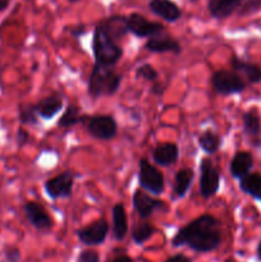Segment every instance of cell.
Listing matches in <instances>:
<instances>
[{"label": "cell", "mask_w": 261, "mask_h": 262, "mask_svg": "<svg viewBox=\"0 0 261 262\" xmlns=\"http://www.w3.org/2000/svg\"><path fill=\"white\" fill-rule=\"evenodd\" d=\"M222 243L220 222L210 214L201 215L181 228L171 239L173 247L187 246L196 252L206 253L216 250Z\"/></svg>", "instance_id": "cell-1"}, {"label": "cell", "mask_w": 261, "mask_h": 262, "mask_svg": "<svg viewBox=\"0 0 261 262\" xmlns=\"http://www.w3.org/2000/svg\"><path fill=\"white\" fill-rule=\"evenodd\" d=\"M92 51H94L95 64L100 67L113 68L123 56L122 46L118 45L117 41L110 37L102 22L99 23L94 31Z\"/></svg>", "instance_id": "cell-2"}, {"label": "cell", "mask_w": 261, "mask_h": 262, "mask_svg": "<svg viewBox=\"0 0 261 262\" xmlns=\"http://www.w3.org/2000/svg\"><path fill=\"white\" fill-rule=\"evenodd\" d=\"M122 74L117 73L114 68L100 67L95 64L89 79V95L92 97L112 96L117 94L122 83Z\"/></svg>", "instance_id": "cell-3"}, {"label": "cell", "mask_w": 261, "mask_h": 262, "mask_svg": "<svg viewBox=\"0 0 261 262\" xmlns=\"http://www.w3.org/2000/svg\"><path fill=\"white\" fill-rule=\"evenodd\" d=\"M211 84L215 91L223 96L241 94L246 90L247 83L234 71L219 69L211 77Z\"/></svg>", "instance_id": "cell-4"}, {"label": "cell", "mask_w": 261, "mask_h": 262, "mask_svg": "<svg viewBox=\"0 0 261 262\" xmlns=\"http://www.w3.org/2000/svg\"><path fill=\"white\" fill-rule=\"evenodd\" d=\"M138 182L143 191H147L154 196L161 194L165 189L164 176L145 158L138 163Z\"/></svg>", "instance_id": "cell-5"}, {"label": "cell", "mask_w": 261, "mask_h": 262, "mask_svg": "<svg viewBox=\"0 0 261 262\" xmlns=\"http://www.w3.org/2000/svg\"><path fill=\"white\" fill-rule=\"evenodd\" d=\"M200 194L202 199L215 196L220 188V174L210 159H202L200 165Z\"/></svg>", "instance_id": "cell-6"}, {"label": "cell", "mask_w": 261, "mask_h": 262, "mask_svg": "<svg viewBox=\"0 0 261 262\" xmlns=\"http://www.w3.org/2000/svg\"><path fill=\"white\" fill-rule=\"evenodd\" d=\"M127 28L128 32L141 38H150L166 32L164 25H161L160 22H151L140 13H130L128 15Z\"/></svg>", "instance_id": "cell-7"}, {"label": "cell", "mask_w": 261, "mask_h": 262, "mask_svg": "<svg viewBox=\"0 0 261 262\" xmlns=\"http://www.w3.org/2000/svg\"><path fill=\"white\" fill-rule=\"evenodd\" d=\"M87 132L96 140L109 141L117 136L118 124L112 115H92L86 123Z\"/></svg>", "instance_id": "cell-8"}, {"label": "cell", "mask_w": 261, "mask_h": 262, "mask_svg": "<svg viewBox=\"0 0 261 262\" xmlns=\"http://www.w3.org/2000/svg\"><path fill=\"white\" fill-rule=\"evenodd\" d=\"M74 178L76 176L72 171H64V173L49 179L44 186L46 194L53 200L68 199L73 191Z\"/></svg>", "instance_id": "cell-9"}, {"label": "cell", "mask_w": 261, "mask_h": 262, "mask_svg": "<svg viewBox=\"0 0 261 262\" xmlns=\"http://www.w3.org/2000/svg\"><path fill=\"white\" fill-rule=\"evenodd\" d=\"M132 202L138 216L143 220L151 217V215L158 210H166L165 202L154 199L151 194L146 193L142 188H138L133 192Z\"/></svg>", "instance_id": "cell-10"}, {"label": "cell", "mask_w": 261, "mask_h": 262, "mask_svg": "<svg viewBox=\"0 0 261 262\" xmlns=\"http://www.w3.org/2000/svg\"><path fill=\"white\" fill-rule=\"evenodd\" d=\"M23 210H25L26 219L38 232H49L53 228V219L40 204L35 201H28L23 206Z\"/></svg>", "instance_id": "cell-11"}, {"label": "cell", "mask_w": 261, "mask_h": 262, "mask_svg": "<svg viewBox=\"0 0 261 262\" xmlns=\"http://www.w3.org/2000/svg\"><path fill=\"white\" fill-rule=\"evenodd\" d=\"M107 233H109V224L106 220L100 219L83 229L77 230V237L84 246H100L105 242Z\"/></svg>", "instance_id": "cell-12"}, {"label": "cell", "mask_w": 261, "mask_h": 262, "mask_svg": "<svg viewBox=\"0 0 261 262\" xmlns=\"http://www.w3.org/2000/svg\"><path fill=\"white\" fill-rule=\"evenodd\" d=\"M145 48L151 53H173L179 55L182 53V46L176 38L169 36L168 33L164 32L161 35L150 37L145 43Z\"/></svg>", "instance_id": "cell-13"}, {"label": "cell", "mask_w": 261, "mask_h": 262, "mask_svg": "<svg viewBox=\"0 0 261 262\" xmlns=\"http://www.w3.org/2000/svg\"><path fill=\"white\" fill-rule=\"evenodd\" d=\"M148 9L161 19L170 23L177 22L182 17L181 8L173 0H150Z\"/></svg>", "instance_id": "cell-14"}, {"label": "cell", "mask_w": 261, "mask_h": 262, "mask_svg": "<svg viewBox=\"0 0 261 262\" xmlns=\"http://www.w3.org/2000/svg\"><path fill=\"white\" fill-rule=\"evenodd\" d=\"M230 66L235 73L240 74L245 79L246 83L256 84L261 82V68L256 64L248 63V61L233 55L230 59Z\"/></svg>", "instance_id": "cell-15"}, {"label": "cell", "mask_w": 261, "mask_h": 262, "mask_svg": "<svg viewBox=\"0 0 261 262\" xmlns=\"http://www.w3.org/2000/svg\"><path fill=\"white\" fill-rule=\"evenodd\" d=\"M245 0H209L207 9L214 19H225L238 12Z\"/></svg>", "instance_id": "cell-16"}, {"label": "cell", "mask_w": 261, "mask_h": 262, "mask_svg": "<svg viewBox=\"0 0 261 262\" xmlns=\"http://www.w3.org/2000/svg\"><path fill=\"white\" fill-rule=\"evenodd\" d=\"M253 168V156L248 151H238L230 161V176L235 179H242L251 173Z\"/></svg>", "instance_id": "cell-17"}, {"label": "cell", "mask_w": 261, "mask_h": 262, "mask_svg": "<svg viewBox=\"0 0 261 262\" xmlns=\"http://www.w3.org/2000/svg\"><path fill=\"white\" fill-rule=\"evenodd\" d=\"M179 150L176 143H160L153 150L154 163L160 166H170L178 160Z\"/></svg>", "instance_id": "cell-18"}, {"label": "cell", "mask_w": 261, "mask_h": 262, "mask_svg": "<svg viewBox=\"0 0 261 262\" xmlns=\"http://www.w3.org/2000/svg\"><path fill=\"white\" fill-rule=\"evenodd\" d=\"M63 106L64 102L61 96L54 94L40 100L37 104H35V110L38 117H41L45 120H50L63 109Z\"/></svg>", "instance_id": "cell-19"}, {"label": "cell", "mask_w": 261, "mask_h": 262, "mask_svg": "<svg viewBox=\"0 0 261 262\" xmlns=\"http://www.w3.org/2000/svg\"><path fill=\"white\" fill-rule=\"evenodd\" d=\"M113 237L117 241H123L128 233V220L125 207L123 204L114 205L112 210Z\"/></svg>", "instance_id": "cell-20"}, {"label": "cell", "mask_w": 261, "mask_h": 262, "mask_svg": "<svg viewBox=\"0 0 261 262\" xmlns=\"http://www.w3.org/2000/svg\"><path fill=\"white\" fill-rule=\"evenodd\" d=\"M105 30L109 33L110 37L115 41H119L124 37L128 32L127 28V17L124 15H112L102 22Z\"/></svg>", "instance_id": "cell-21"}, {"label": "cell", "mask_w": 261, "mask_h": 262, "mask_svg": "<svg viewBox=\"0 0 261 262\" xmlns=\"http://www.w3.org/2000/svg\"><path fill=\"white\" fill-rule=\"evenodd\" d=\"M240 188L256 201H261V173L255 171L240 179Z\"/></svg>", "instance_id": "cell-22"}, {"label": "cell", "mask_w": 261, "mask_h": 262, "mask_svg": "<svg viewBox=\"0 0 261 262\" xmlns=\"http://www.w3.org/2000/svg\"><path fill=\"white\" fill-rule=\"evenodd\" d=\"M89 115H84L81 113V107L76 104H69L67 106L66 112L63 113V115L59 119L58 125L61 128H71L74 125L79 124H86L87 120H89Z\"/></svg>", "instance_id": "cell-23"}, {"label": "cell", "mask_w": 261, "mask_h": 262, "mask_svg": "<svg viewBox=\"0 0 261 262\" xmlns=\"http://www.w3.org/2000/svg\"><path fill=\"white\" fill-rule=\"evenodd\" d=\"M193 178H194V171L189 168L181 169V170L176 174L173 189L177 197L182 199V197L186 196L189 187H191L192 182H193Z\"/></svg>", "instance_id": "cell-24"}, {"label": "cell", "mask_w": 261, "mask_h": 262, "mask_svg": "<svg viewBox=\"0 0 261 262\" xmlns=\"http://www.w3.org/2000/svg\"><path fill=\"white\" fill-rule=\"evenodd\" d=\"M243 132L250 137H258L261 132V120L257 110L250 109L242 115Z\"/></svg>", "instance_id": "cell-25"}, {"label": "cell", "mask_w": 261, "mask_h": 262, "mask_svg": "<svg viewBox=\"0 0 261 262\" xmlns=\"http://www.w3.org/2000/svg\"><path fill=\"white\" fill-rule=\"evenodd\" d=\"M199 146L209 155H214L222 146V137L211 129H206L199 137Z\"/></svg>", "instance_id": "cell-26"}, {"label": "cell", "mask_w": 261, "mask_h": 262, "mask_svg": "<svg viewBox=\"0 0 261 262\" xmlns=\"http://www.w3.org/2000/svg\"><path fill=\"white\" fill-rule=\"evenodd\" d=\"M155 227H154L151 223H137V224L132 228V239L136 245H143V243L147 242V241L155 234Z\"/></svg>", "instance_id": "cell-27"}, {"label": "cell", "mask_w": 261, "mask_h": 262, "mask_svg": "<svg viewBox=\"0 0 261 262\" xmlns=\"http://www.w3.org/2000/svg\"><path fill=\"white\" fill-rule=\"evenodd\" d=\"M37 113L35 110V105H20L19 106V122L23 125H36L37 124Z\"/></svg>", "instance_id": "cell-28"}, {"label": "cell", "mask_w": 261, "mask_h": 262, "mask_svg": "<svg viewBox=\"0 0 261 262\" xmlns=\"http://www.w3.org/2000/svg\"><path fill=\"white\" fill-rule=\"evenodd\" d=\"M136 77L137 78L146 79L148 82H156L159 78V73L156 72V69L154 68L150 64H143V66L138 67L137 71H136Z\"/></svg>", "instance_id": "cell-29"}, {"label": "cell", "mask_w": 261, "mask_h": 262, "mask_svg": "<svg viewBox=\"0 0 261 262\" xmlns=\"http://www.w3.org/2000/svg\"><path fill=\"white\" fill-rule=\"evenodd\" d=\"M261 9V0H245L241 8L238 9L240 17H247L257 13Z\"/></svg>", "instance_id": "cell-30"}, {"label": "cell", "mask_w": 261, "mask_h": 262, "mask_svg": "<svg viewBox=\"0 0 261 262\" xmlns=\"http://www.w3.org/2000/svg\"><path fill=\"white\" fill-rule=\"evenodd\" d=\"M77 262H100V256L92 250H84L78 255Z\"/></svg>", "instance_id": "cell-31"}, {"label": "cell", "mask_w": 261, "mask_h": 262, "mask_svg": "<svg viewBox=\"0 0 261 262\" xmlns=\"http://www.w3.org/2000/svg\"><path fill=\"white\" fill-rule=\"evenodd\" d=\"M5 258L8 262H19L20 261V251L15 247H9L5 250Z\"/></svg>", "instance_id": "cell-32"}, {"label": "cell", "mask_w": 261, "mask_h": 262, "mask_svg": "<svg viewBox=\"0 0 261 262\" xmlns=\"http://www.w3.org/2000/svg\"><path fill=\"white\" fill-rule=\"evenodd\" d=\"M30 141V133L25 129H18L17 132V143L19 147H23L26 146Z\"/></svg>", "instance_id": "cell-33"}, {"label": "cell", "mask_w": 261, "mask_h": 262, "mask_svg": "<svg viewBox=\"0 0 261 262\" xmlns=\"http://www.w3.org/2000/svg\"><path fill=\"white\" fill-rule=\"evenodd\" d=\"M69 32H71V35L73 36V37L78 38L87 32V28L84 25H77L74 26V27L69 28Z\"/></svg>", "instance_id": "cell-34"}, {"label": "cell", "mask_w": 261, "mask_h": 262, "mask_svg": "<svg viewBox=\"0 0 261 262\" xmlns=\"http://www.w3.org/2000/svg\"><path fill=\"white\" fill-rule=\"evenodd\" d=\"M151 92H153L154 95H158V96H161V95L165 92V86L164 84H161V82H154L153 83V87H151Z\"/></svg>", "instance_id": "cell-35"}, {"label": "cell", "mask_w": 261, "mask_h": 262, "mask_svg": "<svg viewBox=\"0 0 261 262\" xmlns=\"http://www.w3.org/2000/svg\"><path fill=\"white\" fill-rule=\"evenodd\" d=\"M165 262H191V261H189L188 257L182 255V253H177V255L170 256V257H169Z\"/></svg>", "instance_id": "cell-36"}, {"label": "cell", "mask_w": 261, "mask_h": 262, "mask_svg": "<svg viewBox=\"0 0 261 262\" xmlns=\"http://www.w3.org/2000/svg\"><path fill=\"white\" fill-rule=\"evenodd\" d=\"M10 3H12V0H0V13L7 10L9 8Z\"/></svg>", "instance_id": "cell-37"}, {"label": "cell", "mask_w": 261, "mask_h": 262, "mask_svg": "<svg viewBox=\"0 0 261 262\" xmlns=\"http://www.w3.org/2000/svg\"><path fill=\"white\" fill-rule=\"evenodd\" d=\"M112 262H135V261H133L130 257H128V256H119V257H117Z\"/></svg>", "instance_id": "cell-38"}, {"label": "cell", "mask_w": 261, "mask_h": 262, "mask_svg": "<svg viewBox=\"0 0 261 262\" xmlns=\"http://www.w3.org/2000/svg\"><path fill=\"white\" fill-rule=\"evenodd\" d=\"M257 257H258V260L261 261V242L258 243V246H257Z\"/></svg>", "instance_id": "cell-39"}, {"label": "cell", "mask_w": 261, "mask_h": 262, "mask_svg": "<svg viewBox=\"0 0 261 262\" xmlns=\"http://www.w3.org/2000/svg\"><path fill=\"white\" fill-rule=\"evenodd\" d=\"M225 262H235L234 260H233V258H228V260L227 261H225Z\"/></svg>", "instance_id": "cell-40"}, {"label": "cell", "mask_w": 261, "mask_h": 262, "mask_svg": "<svg viewBox=\"0 0 261 262\" xmlns=\"http://www.w3.org/2000/svg\"><path fill=\"white\" fill-rule=\"evenodd\" d=\"M69 3H77V2H79V0H68Z\"/></svg>", "instance_id": "cell-41"}, {"label": "cell", "mask_w": 261, "mask_h": 262, "mask_svg": "<svg viewBox=\"0 0 261 262\" xmlns=\"http://www.w3.org/2000/svg\"><path fill=\"white\" fill-rule=\"evenodd\" d=\"M188 2L189 3H197V2H199V0H188Z\"/></svg>", "instance_id": "cell-42"}]
</instances>
